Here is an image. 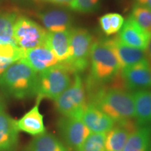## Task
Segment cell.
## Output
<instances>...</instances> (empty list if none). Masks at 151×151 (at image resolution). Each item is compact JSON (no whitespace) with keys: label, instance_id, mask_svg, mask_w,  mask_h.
<instances>
[{"label":"cell","instance_id":"23","mask_svg":"<svg viewBox=\"0 0 151 151\" xmlns=\"http://www.w3.org/2000/svg\"><path fill=\"white\" fill-rule=\"evenodd\" d=\"M130 17L140 27L151 35V9L142 6L134 4L132 8Z\"/></svg>","mask_w":151,"mask_h":151},{"label":"cell","instance_id":"6","mask_svg":"<svg viewBox=\"0 0 151 151\" xmlns=\"http://www.w3.org/2000/svg\"><path fill=\"white\" fill-rule=\"evenodd\" d=\"M54 101L57 111L62 116L81 118L88 104L86 86L81 76L74 74L71 84Z\"/></svg>","mask_w":151,"mask_h":151},{"label":"cell","instance_id":"27","mask_svg":"<svg viewBox=\"0 0 151 151\" xmlns=\"http://www.w3.org/2000/svg\"><path fill=\"white\" fill-rule=\"evenodd\" d=\"M111 22V27L112 35L118 32L123 25L124 19L122 15L117 13H111L109 14Z\"/></svg>","mask_w":151,"mask_h":151},{"label":"cell","instance_id":"31","mask_svg":"<svg viewBox=\"0 0 151 151\" xmlns=\"http://www.w3.org/2000/svg\"><path fill=\"white\" fill-rule=\"evenodd\" d=\"M136 4L151 9V0H134Z\"/></svg>","mask_w":151,"mask_h":151},{"label":"cell","instance_id":"18","mask_svg":"<svg viewBox=\"0 0 151 151\" xmlns=\"http://www.w3.org/2000/svg\"><path fill=\"white\" fill-rule=\"evenodd\" d=\"M70 29L62 32H48L47 34L46 46L52 50L59 63L65 62L69 57Z\"/></svg>","mask_w":151,"mask_h":151},{"label":"cell","instance_id":"3","mask_svg":"<svg viewBox=\"0 0 151 151\" xmlns=\"http://www.w3.org/2000/svg\"><path fill=\"white\" fill-rule=\"evenodd\" d=\"M90 64V74L87 81L97 86L111 82L121 71L116 53L106 39L94 40Z\"/></svg>","mask_w":151,"mask_h":151},{"label":"cell","instance_id":"8","mask_svg":"<svg viewBox=\"0 0 151 151\" xmlns=\"http://www.w3.org/2000/svg\"><path fill=\"white\" fill-rule=\"evenodd\" d=\"M57 127L62 141L74 151H78L92 133L81 118L75 117L62 116Z\"/></svg>","mask_w":151,"mask_h":151},{"label":"cell","instance_id":"13","mask_svg":"<svg viewBox=\"0 0 151 151\" xmlns=\"http://www.w3.org/2000/svg\"><path fill=\"white\" fill-rule=\"evenodd\" d=\"M137 127L131 120L116 122L114 126L106 133L105 150L122 151L128 139Z\"/></svg>","mask_w":151,"mask_h":151},{"label":"cell","instance_id":"17","mask_svg":"<svg viewBox=\"0 0 151 151\" xmlns=\"http://www.w3.org/2000/svg\"><path fill=\"white\" fill-rule=\"evenodd\" d=\"M41 99L37 97V104L32 109L25 113L20 120H17L19 131H22L32 136H38L46 132L43 116L39 111Z\"/></svg>","mask_w":151,"mask_h":151},{"label":"cell","instance_id":"2","mask_svg":"<svg viewBox=\"0 0 151 151\" xmlns=\"http://www.w3.org/2000/svg\"><path fill=\"white\" fill-rule=\"evenodd\" d=\"M37 85L38 73L22 60L12 64L0 76V88L2 92L17 99L37 95Z\"/></svg>","mask_w":151,"mask_h":151},{"label":"cell","instance_id":"10","mask_svg":"<svg viewBox=\"0 0 151 151\" xmlns=\"http://www.w3.org/2000/svg\"><path fill=\"white\" fill-rule=\"evenodd\" d=\"M106 40L116 53L121 69L149 60L144 50L128 46L122 42L118 36Z\"/></svg>","mask_w":151,"mask_h":151},{"label":"cell","instance_id":"15","mask_svg":"<svg viewBox=\"0 0 151 151\" xmlns=\"http://www.w3.org/2000/svg\"><path fill=\"white\" fill-rule=\"evenodd\" d=\"M19 141L17 120L4 111L0 112V151H16Z\"/></svg>","mask_w":151,"mask_h":151},{"label":"cell","instance_id":"12","mask_svg":"<svg viewBox=\"0 0 151 151\" xmlns=\"http://www.w3.org/2000/svg\"><path fill=\"white\" fill-rule=\"evenodd\" d=\"M22 60L37 73L59 64L53 52L47 46L25 50Z\"/></svg>","mask_w":151,"mask_h":151},{"label":"cell","instance_id":"22","mask_svg":"<svg viewBox=\"0 0 151 151\" xmlns=\"http://www.w3.org/2000/svg\"><path fill=\"white\" fill-rule=\"evenodd\" d=\"M18 17L16 11L0 12V43L16 46L14 39V27Z\"/></svg>","mask_w":151,"mask_h":151},{"label":"cell","instance_id":"14","mask_svg":"<svg viewBox=\"0 0 151 151\" xmlns=\"http://www.w3.org/2000/svg\"><path fill=\"white\" fill-rule=\"evenodd\" d=\"M118 32V37L122 42L129 46L146 50L150 35L140 27L130 16L124 20Z\"/></svg>","mask_w":151,"mask_h":151},{"label":"cell","instance_id":"20","mask_svg":"<svg viewBox=\"0 0 151 151\" xmlns=\"http://www.w3.org/2000/svg\"><path fill=\"white\" fill-rule=\"evenodd\" d=\"M25 151H71L63 141L50 133L44 132L30 141Z\"/></svg>","mask_w":151,"mask_h":151},{"label":"cell","instance_id":"24","mask_svg":"<svg viewBox=\"0 0 151 151\" xmlns=\"http://www.w3.org/2000/svg\"><path fill=\"white\" fill-rule=\"evenodd\" d=\"M106 133H91L78 151H106Z\"/></svg>","mask_w":151,"mask_h":151},{"label":"cell","instance_id":"26","mask_svg":"<svg viewBox=\"0 0 151 151\" xmlns=\"http://www.w3.org/2000/svg\"><path fill=\"white\" fill-rule=\"evenodd\" d=\"M24 52L23 49L14 45L0 43V56L14 58L16 61H18L23 58Z\"/></svg>","mask_w":151,"mask_h":151},{"label":"cell","instance_id":"25","mask_svg":"<svg viewBox=\"0 0 151 151\" xmlns=\"http://www.w3.org/2000/svg\"><path fill=\"white\" fill-rule=\"evenodd\" d=\"M68 6L76 12L90 14L99 9L100 0H73Z\"/></svg>","mask_w":151,"mask_h":151},{"label":"cell","instance_id":"29","mask_svg":"<svg viewBox=\"0 0 151 151\" xmlns=\"http://www.w3.org/2000/svg\"><path fill=\"white\" fill-rule=\"evenodd\" d=\"M16 61L14 58L0 56V76L10 66Z\"/></svg>","mask_w":151,"mask_h":151},{"label":"cell","instance_id":"35","mask_svg":"<svg viewBox=\"0 0 151 151\" xmlns=\"http://www.w3.org/2000/svg\"><path fill=\"white\" fill-rule=\"evenodd\" d=\"M150 151H151V144L150 145Z\"/></svg>","mask_w":151,"mask_h":151},{"label":"cell","instance_id":"19","mask_svg":"<svg viewBox=\"0 0 151 151\" xmlns=\"http://www.w3.org/2000/svg\"><path fill=\"white\" fill-rule=\"evenodd\" d=\"M132 96L137 124L147 125L151 122V90H136L132 92Z\"/></svg>","mask_w":151,"mask_h":151},{"label":"cell","instance_id":"9","mask_svg":"<svg viewBox=\"0 0 151 151\" xmlns=\"http://www.w3.org/2000/svg\"><path fill=\"white\" fill-rule=\"evenodd\" d=\"M121 77L127 89H151V64L149 60L121 69Z\"/></svg>","mask_w":151,"mask_h":151},{"label":"cell","instance_id":"7","mask_svg":"<svg viewBox=\"0 0 151 151\" xmlns=\"http://www.w3.org/2000/svg\"><path fill=\"white\" fill-rule=\"evenodd\" d=\"M48 31L25 16H19L14 27V39L19 48L27 50L46 46Z\"/></svg>","mask_w":151,"mask_h":151},{"label":"cell","instance_id":"30","mask_svg":"<svg viewBox=\"0 0 151 151\" xmlns=\"http://www.w3.org/2000/svg\"><path fill=\"white\" fill-rule=\"evenodd\" d=\"M34 1L37 3L46 2L54 4L69 6L71 4V2H72L73 0H34Z\"/></svg>","mask_w":151,"mask_h":151},{"label":"cell","instance_id":"5","mask_svg":"<svg viewBox=\"0 0 151 151\" xmlns=\"http://www.w3.org/2000/svg\"><path fill=\"white\" fill-rule=\"evenodd\" d=\"M71 73L62 64L38 73V98L55 100L72 83Z\"/></svg>","mask_w":151,"mask_h":151},{"label":"cell","instance_id":"16","mask_svg":"<svg viewBox=\"0 0 151 151\" xmlns=\"http://www.w3.org/2000/svg\"><path fill=\"white\" fill-rule=\"evenodd\" d=\"M36 16L48 32H62L72 28V16L66 11L55 9L37 13Z\"/></svg>","mask_w":151,"mask_h":151},{"label":"cell","instance_id":"11","mask_svg":"<svg viewBox=\"0 0 151 151\" xmlns=\"http://www.w3.org/2000/svg\"><path fill=\"white\" fill-rule=\"evenodd\" d=\"M81 120L92 133H106L116 123L108 115L91 103H88Z\"/></svg>","mask_w":151,"mask_h":151},{"label":"cell","instance_id":"34","mask_svg":"<svg viewBox=\"0 0 151 151\" xmlns=\"http://www.w3.org/2000/svg\"><path fill=\"white\" fill-rule=\"evenodd\" d=\"M17 1H24V0H17Z\"/></svg>","mask_w":151,"mask_h":151},{"label":"cell","instance_id":"33","mask_svg":"<svg viewBox=\"0 0 151 151\" xmlns=\"http://www.w3.org/2000/svg\"><path fill=\"white\" fill-rule=\"evenodd\" d=\"M4 109H5V104L4 102V100L1 97V96L0 95V112L1 111H4Z\"/></svg>","mask_w":151,"mask_h":151},{"label":"cell","instance_id":"28","mask_svg":"<svg viewBox=\"0 0 151 151\" xmlns=\"http://www.w3.org/2000/svg\"><path fill=\"white\" fill-rule=\"evenodd\" d=\"M99 23L101 30L106 35L110 36L112 35L109 14H106L100 17L99 18Z\"/></svg>","mask_w":151,"mask_h":151},{"label":"cell","instance_id":"4","mask_svg":"<svg viewBox=\"0 0 151 151\" xmlns=\"http://www.w3.org/2000/svg\"><path fill=\"white\" fill-rule=\"evenodd\" d=\"M92 34L83 27L70 29V46L69 57L64 65L71 73L83 72L90 65V52L94 41Z\"/></svg>","mask_w":151,"mask_h":151},{"label":"cell","instance_id":"32","mask_svg":"<svg viewBox=\"0 0 151 151\" xmlns=\"http://www.w3.org/2000/svg\"><path fill=\"white\" fill-rule=\"evenodd\" d=\"M145 51L146 52L147 57H148V60L151 61V35H150V37H149L148 44H147L146 48V50H145Z\"/></svg>","mask_w":151,"mask_h":151},{"label":"cell","instance_id":"1","mask_svg":"<svg viewBox=\"0 0 151 151\" xmlns=\"http://www.w3.org/2000/svg\"><path fill=\"white\" fill-rule=\"evenodd\" d=\"M91 94L90 101L113 119L122 122L135 118L134 103L132 93L118 87L105 88L103 86L87 83Z\"/></svg>","mask_w":151,"mask_h":151},{"label":"cell","instance_id":"21","mask_svg":"<svg viewBox=\"0 0 151 151\" xmlns=\"http://www.w3.org/2000/svg\"><path fill=\"white\" fill-rule=\"evenodd\" d=\"M150 141V126H140L132 132L122 151H148Z\"/></svg>","mask_w":151,"mask_h":151}]
</instances>
